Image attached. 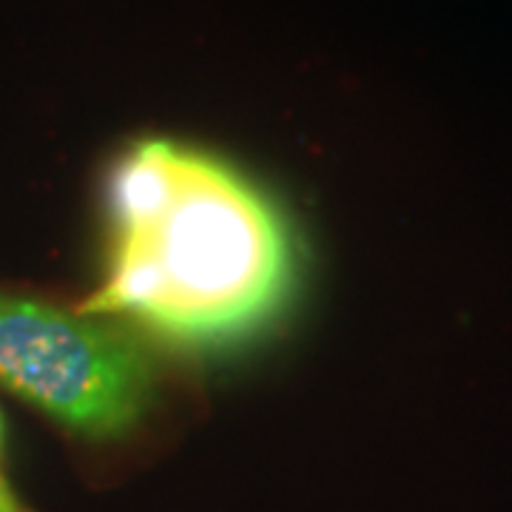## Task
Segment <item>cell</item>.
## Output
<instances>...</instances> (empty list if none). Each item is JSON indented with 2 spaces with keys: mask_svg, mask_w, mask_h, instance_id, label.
Segmentation results:
<instances>
[{
  "mask_svg": "<svg viewBox=\"0 0 512 512\" xmlns=\"http://www.w3.org/2000/svg\"><path fill=\"white\" fill-rule=\"evenodd\" d=\"M109 274L77 308L188 350L251 336L282 311L296 251L279 208L231 165L140 140L109 183Z\"/></svg>",
  "mask_w": 512,
  "mask_h": 512,
  "instance_id": "cell-1",
  "label": "cell"
},
{
  "mask_svg": "<svg viewBox=\"0 0 512 512\" xmlns=\"http://www.w3.org/2000/svg\"><path fill=\"white\" fill-rule=\"evenodd\" d=\"M0 384L72 427L111 439L146 413L151 365L103 319L0 296Z\"/></svg>",
  "mask_w": 512,
  "mask_h": 512,
  "instance_id": "cell-2",
  "label": "cell"
}]
</instances>
